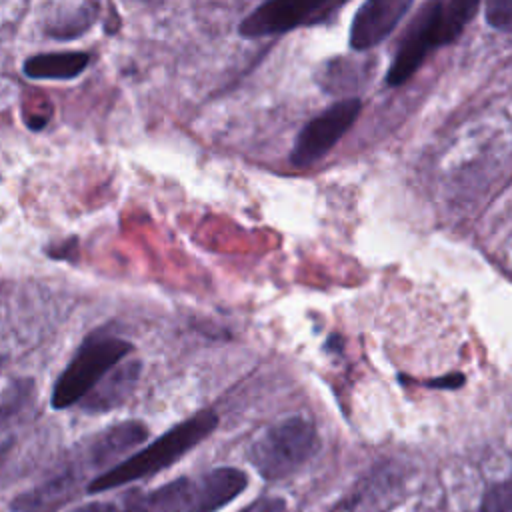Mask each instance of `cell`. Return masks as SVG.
<instances>
[{
  "instance_id": "obj_13",
  "label": "cell",
  "mask_w": 512,
  "mask_h": 512,
  "mask_svg": "<svg viewBox=\"0 0 512 512\" xmlns=\"http://www.w3.org/2000/svg\"><path fill=\"white\" fill-rule=\"evenodd\" d=\"M90 62L88 52H44L28 56L22 72L30 80H72L80 76Z\"/></svg>"
},
{
  "instance_id": "obj_6",
  "label": "cell",
  "mask_w": 512,
  "mask_h": 512,
  "mask_svg": "<svg viewBox=\"0 0 512 512\" xmlns=\"http://www.w3.org/2000/svg\"><path fill=\"white\" fill-rule=\"evenodd\" d=\"M344 2H300V0H268L258 4L240 24L238 34L242 38H264L284 34L294 28L328 24Z\"/></svg>"
},
{
  "instance_id": "obj_12",
  "label": "cell",
  "mask_w": 512,
  "mask_h": 512,
  "mask_svg": "<svg viewBox=\"0 0 512 512\" xmlns=\"http://www.w3.org/2000/svg\"><path fill=\"white\" fill-rule=\"evenodd\" d=\"M124 512H200L196 478H178L130 502Z\"/></svg>"
},
{
  "instance_id": "obj_7",
  "label": "cell",
  "mask_w": 512,
  "mask_h": 512,
  "mask_svg": "<svg viewBox=\"0 0 512 512\" xmlns=\"http://www.w3.org/2000/svg\"><path fill=\"white\" fill-rule=\"evenodd\" d=\"M412 0H368L364 2L350 24L348 44L356 52H366L378 46L408 14Z\"/></svg>"
},
{
  "instance_id": "obj_18",
  "label": "cell",
  "mask_w": 512,
  "mask_h": 512,
  "mask_svg": "<svg viewBox=\"0 0 512 512\" xmlns=\"http://www.w3.org/2000/svg\"><path fill=\"white\" fill-rule=\"evenodd\" d=\"M68 512H116V508L112 502H88V504L76 506Z\"/></svg>"
},
{
  "instance_id": "obj_19",
  "label": "cell",
  "mask_w": 512,
  "mask_h": 512,
  "mask_svg": "<svg viewBox=\"0 0 512 512\" xmlns=\"http://www.w3.org/2000/svg\"><path fill=\"white\" fill-rule=\"evenodd\" d=\"M462 382H464L462 374H452V376L432 380V382H428V386H432V388H456V386H462Z\"/></svg>"
},
{
  "instance_id": "obj_9",
  "label": "cell",
  "mask_w": 512,
  "mask_h": 512,
  "mask_svg": "<svg viewBox=\"0 0 512 512\" xmlns=\"http://www.w3.org/2000/svg\"><path fill=\"white\" fill-rule=\"evenodd\" d=\"M140 374H142V360L130 358V360L120 362L80 402V408L84 412L102 414V412H110V410L122 406L124 400H128V396L134 392Z\"/></svg>"
},
{
  "instance_id": "obj_5",
  "label": "cell",
  "mask_w": 512,
  "mask_h": 512,
  "mask_svg": "<svg viewBox=\"0 0 512 512\" xmlns=\"http://www.w3.org/2000/svg\"><path fill=\"white\" fill-rule=\"evenodd\" d=\"M362 110V100L342 98L306 122L294 138L290 164L294 168H310L320 162L354 126Z\"/></svg>"
},
{
  "instance_id": "obj_14",
  "label": "cell",
  "mask_w": 512,
  "mask_h": 512,
  "mask_svg": "<svg viewBox=\"0 0 512 512\" xmlns=\"http://www.w3.org/2000/svg\"><path fill=\"white\" fill-rule=\"evenodd\" d=\"M96 4H80L72 8H64L62 14L52 16L50 24L46 26V34L56 40H72L84 34L96 18Z\"/></svg>"
},
{
  "instance_id": "obj_15",
  "label": "cell",
  "mask_w": 512,
  "mask_h": 512,
  "mask_svg": "<svg viewBox=\"0 0 512 512\" xmlns=\"http://www.w3.org/2000/svg\"><path fill=\"white\" fill-rule=\"evenodd\" d=\"M478 512H512V480L490 486L480 500Z\"/></svg>"
},
{
  "instance_id": "obj_11",
  "label": "cell",
  "mask_w": 512,
  "mask_h": 512,
  "mask_svg": "<svg viewBox=\"0 0 512 512\" xmlns=\"http://www.w3.org/2000/svg\"><path fill=\"white\" fill-rule=\"evenodd\" d=\"M248 486V476L240 468L220 466L196 478L200 512H218Z\"/></svg>"
},
{
  "instance_id": "obj_2",
  "label": "cell",
  "mask_w": 512,
  "mask_h": 512,
  "mask_svg": "<svg viewBox=\"0 0 512 512\" xmlns=\"http://www.w3.org/2000/svg\"><path fill=\"white\" fill-rule=\"evenodd\" d=\"M216 426H218V414L212 408H204V410L192 414L190 418H186L180 424L166 430L162 436H158L154 442H150L142 450L124 458L114 468L98 474L88 484V492L94 494V492L112 490V488L152 476V474L172 466L188 450H192L206 436H210Z\"/></svg>"
},
{
  "instance_id": "obj_8",
  "label": "cell",
  "mask_w": 512,
  "mask_h": 512,
  "mask_svg": "<svg viewBox=\"0 0 512 512\" xmlns=\"http://www.w3.org/2000/svg\"><path fill=\"white\" fill-rule=\"evenodd\" d=\"M374 70V58L368 60L356 56H336L322 62L316 74V82L328 94L356 98V92H360L370 82Z\"/></svg>"
},
{
  "instance_id": "obj_3",
  "label": "cell",
  "mask_w": 512,
  "mask_h": 512,
  "mask_svg": "<svg viewBox=\"0 0 512 512\" xmlns=\"http://www.w3.org/2000/svg\"><path fill=\"white\" fill-rule=\"evenodd\" d=\"M130 352H134V346L126 338L100 332L86 336L54 382L50 396L52 408L64 410L80 404Z\"/></svg>"
},
{
  "instance_id": "obj_16",
  "label": "cell",
  "mask_w": 512,
  "mask_h": 512,
  "mask_svg": "<svg viewBox=\"0 0 512 512\" xmlns=\"http://www.w3.org/2000/svg\"><path fill=\"white\" fill-rule=\"evenodd\" d=\"M486 24L494 30L512 34V2L508 0H492L484 4Z\"/></svg>"
},
{
  "instance_id": "obj_17",
  "label": "cell",
  "mask_w": 512,
  "mask_h": 512,
  "mask_svg": "<svg viewBox=\"0 0 512 512\" xmlns=\"http://www.w3.org/2000/svg\"><path fill=\"white\" fill-rule=\"evenodd\" d=\"M240 512H288V506H286V502L282 498L268 496V498H260V500L248 504Z\"/></svg>"
},
{
  "instance_id": "obj_1",
  "label": "cell",
  "mask_w": 512,
  "mask_h": 512,
  "mask_svg": "<svg viewBox=\"0 0 512 512\" xmlns=\"http://www.w3.org/2000/svg\"><path fill=\"white\" fill-rule=\"evenodd\" d=\"M480 4L474 0H430L424 2L406 26L390 68L384 76L388 86H402L442 46L456 42L474 20Z\"/></svg>"
},
{
  "instance_id": "obj_4",
  "label": "cell",
  "mask_w": 512,
  "mask_h": 512,
  "mask_svg": "<svg viewBox=\"0 0 512 512\" xmlns=\"http://www.w3.org/2000/svg\"><path fill=\"white\" fill-rule=\"evenodd\" d=\"M318 450L316 426L306 416H288L268 426L248 450L252 466L266 480L296 472Z\"/></svg>"
},
{
  "instance_id": "obj_10",
  "label": "cell",
  "mask_w": 512,
  "mask_h": 512,
  "mask_svg": "<svg viewBox=\"0 0 512 512\" xmlns=\"http://www.w3.org/2000/svg\"><path fill=\"white\" fill-rule=\"evenodd\" d=\"M146 436H148V428L142 422H136V420L120 422L116 426L106 428L90 442L86 450V456H88L86 460L94 468L108 466L110 470L116 464H120L118 458L122 454H126L130 448L144 442Z\"/></svg>"
}]
</instances>
